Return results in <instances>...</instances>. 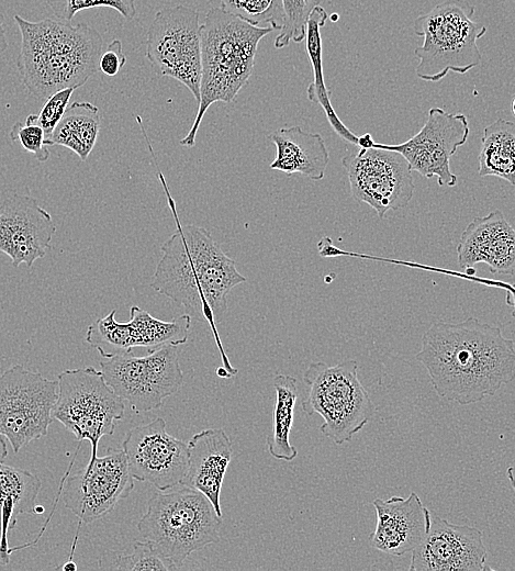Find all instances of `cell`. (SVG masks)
<instances>
[{
    "label": "cell",
    "mask_w": 515,
    "mask_h": 571,
    "mask_svg": "<svg viewBox=\"0 0 515 571\" xmlns=\"http://www.w3.org/2000/svg\"><path fill=\"white\" fill-rule=\"evenodd\" d=\"M148 148L177 227L160 247L163 256L157 264L150 287L183 305L191 318L193 315L209 324L220 351L222 367L234 377L238 369L232 366L225 352L216 328V320L227 310V295L231 290L247 279L208 229L193 224L181 225L176 203L155 160L153 148Z\"/></svg>",
    "instance_id": "6da1fadb"
},
{
    "label": "cell",
    "mask_w": 515,
    "mask_h": 571,
    "mask_svg": "<svg viewBox=\"0 0 515 571\" xmlns=\"http://www.w3.org/2000/svg\"><path fill=\"white\" fill-rule=\"evenodd\" d=\"M438 396L461 405L494 395L515 377V344L499 326L470 316L434 323L415 356Z\"/></svg>",
    "instance_id": "7a4b0ae2"
},
{
    "label": "cell",
    "mask_w": 515,
    "mask_h": 571,
    "mask_svg": "<svg viewBox=\"0 0 515 571\" xmlns=\"http://www.w3.org/2000/svg\"><path fill=\"white\" fill-rule=\"evenodd\" d=\"M21 33L16 67L27 90L37 99L83 86L99 70L103 48L100 33L86 23L13 16Z\"/></svg>",
    "instance_id": "3957f363"
},
{
    "label": "cell",
    "mask_w": 515,
    "mask_h": 571,
    "mask_svg": "<svg viewBox=\"0 0 515 571\" xmlns=\"http://www.w3.org/2000/svg\"><path fill=\"white\" fill-rule=\"evenodd\" d=\"M273 29L254 25L222 8L210 9L201 24L200 101L194 122L179 144L192 147L201 121L215 102L229 103L248 82L259 42Z\"/></svg>",
    "instance_id": "277c9868"
},
{
    "label": "cell",
    "mask_w": 515,
    "mask_h": 571,
    "mask_svg": "<svg viewBox=\"0 0 515 571\" xmlns=\"http://www.w3.org/2000/svg\"><path fill=\"white\" fill-rule=\"evenodd\" d=\"M222 517L200 491L178 484L147 502L137 530L177 569L194 551L220 540Z\"/></svg>",
    "instance_id": "5b68a950"
},
{
    "label": "cell",
    "mask_w": 515,
    "mask_h": 571,
    "mask_svg": "<svg viewBox=\"0 0 515 571\" xmlns=\"http://www.w3.org/2000/svg\"><path fill=\"white\" fill-rule=\"evenodd\" d=\"M473 14L474 7L466 0H444L414 20L415 34L424 38L414 49L419 79L436 82L449 71L462 75L479 66L478 40L486 27Z\"/></svg>",
    "instance_id": "8992f818"
},
{
    "label": "cell",
    "mask_w": 515,
    "mask_h": 571,
    "mask_svg": "<svg viewBox=\"0 0 515 571\" xmlns=\"http://www.w3.org/2000/svg\"><path fill=\"white\" fill-rule=\"evenodd\" d=\"M309 387L302 411L318 414L324 423L320 429L334 444L350 441L374 415L376 406L358 378L357 360H344L332 367L323 361L311 362L303 373Z\"/></svg>",
    "instance_id": "52a82bcc"
},
{
    "label": "cell",
    "mask_w": 515,
    "mask_h": 571,
    "mask_svg": "<svg viewBox=\"0 0 515 571\" xmlns=\"http://www.w3.org/2000/svg\"><path fill=\"white\" fill-rule=\"evenodd\" d=\"M58 395L52 416L76 439L88 440L90 459L98 456L103 436L112 435L124 416L125 402L105 382L94 367L64 370L58 374Z\"/></svg>",
    "instance_id": "ba28073f"
},
{
    "label": "cell",
    "mask_w": 515,
    "mask_h": 571,
    "mask_svg": "<svg viewBox=\"0 0 515 571\" xmlns=\"http://www.w3.org/2000/svg\"><path fill=\"white\" fill-rule=\"evenodd\" d=\"M100 368L108 385L135 414L159 408L183 383L176 345L149 349L143 357L131 352L103 358Z\"/></svg>",
    "instance_id": "9c48e42d"
},
{
    "label": "cell",
    "mask_w": 515,
    "mask_h": 571,
    "mask_svg": "<svg viewBox=\"0 0 515 571\" xmlns=\"http://www.w3.org/2000/svg\"><path fill=\"white\" fill-rule=\"evenodd\" d=\"M58 395V381L14 365L0 374V435L16 454L47 434Z\"/></svg>",
    "instance_id": "30bf717a"
},
{
    "label": "cell",
    "mask_w": 515,
    "mask_h": 571,
    "mask_svg": "<svg viewBox=\"0 0 515 571\" xmlns=\"http://www.w3.org/2000/svg\"><path fill=\"white\" fill-rule=\"evenodd\" d=\"M199 12L178 4L159 10L147 32L145 56L154 71L180 81L200 101L201 24Z\"/></svg>",
    "instance_id": "8fae6325"
},
{
    "label": "cell",
    "mask_w": 515,
    "mask_h": 571,
    "mask_svg": "<svg viewBox=\"0 0 515 571\" xmlns=\"http://www.w3.org/2000/svg\"><path fill=\"white\" fill-rule=\"evenodd\" d=\"M342 165L347 172L352 198L369 204L380 219L390 210L406 206L413 198L412 170L398 152L379 147L359 148L345 155Z\"/></svg>",
    "instance_id": "7c38bea8"
},
{
    "label": "cell",
    "mask_w": 515,
    "mask_h": 571,
    "mask_svg": "<svg viewBox=\"0 0 515 571\" xmlns=\"http://www.w3.org/2000/svg\"><path fill=\"white\" fill-rule=\"evenodd\" d=\"M71 463L58 492L64 505L78 517L79 524L103 517L135 486L122 449L108 448L104 456H97L83 469L69 475Z\"/></svg>",
    "instance_id": "4fadbf2b"
},
{
    "label": "cell",
    "mask_w": 515,
    "mask_h": 571,
    "mask_svg": "<svg viewBox=\"0 0 515 571\" xmlns=\"http://www.w3.org/2000/svg\"><path fill=\"white\" fill-rule=\"evenodd\" d=\"M468 119L462 113H449L432 108L423 127L410 139L395 145L376 143L373 147L400 153L412 171L425 178H437L440 187H455L457 176L450 169V159L469 136Z\"/></svg>",
    "instance_id": "5bb4252c"
},
{
    "label": "cell",
    "mask_w": 515,
    "mask_h": 571,
    "mask_svg": "<svg viewBox=\"0 0 515 571\" xmlns=\"http://www.w3.org/2000/svg\"><path fill=\"white\" fill-rule=\"evenodd\" d=\"M122 450L133 479L148 482L158 491L181 484L187 474L188 444L167 433L163 417L131 428Z\"/></svg>",
    "instance_id": "9a60e30c"
},
{
    "label": "cell",
    "mask_w": 515,
    "mask_h": 571,
    "mask_svg": "<svg viewBox=\"0 0 515 571\" xmlns=\"http://www.w3.org/2000/svg\"><path fill=\"white\" fill-rule=\"evenodd\" d=\"M115 310L91 323L86 342L104 359L131 354L135 347L148 350L164 345H183L188 340L191 316L187 313L171 321L152 316L137 305L130 309V321L115 320Z\"/></svg>",
    "instance_id": "2e32d148"
},
{
    "label": "cell",
    "mask_w": 515,
    "mask_h": 571,
    "mask_svg": "<svg viewBox=\"0 0 515 571\" xmlns=\"http://www.w3.org/2000/svg\"><path fill=\"white\" fill-rule=\"evenodd\" d=\"M411 552V571L491 570L480 529L451 524L432 512L427 534Z\"/></svg>",
    "instance_id": "e0dca14e"
},
{
    "label": "cell",
    "mask_w": 515,
    "mask_h": 571,
    "mask_svg": "<svg viewBox=\"0 0 515 571\" xmlns=\"http://www.w3.org/2000/svg\"><path fill=\"white\" fill-rule=\"evenodd\" d=\"M55 232L52 215L34 198L14 193L0 204V251L15 268L45 257Z\"/></svg>",
    "instance_id": "ac0fdd59"
},
{
    "label": "cell",
    "mask_w": 515,
    "mask_h": 571,
    "mask_svg": "<svg viewBox=\"0 0 515 571\" xmlns=\"http://www.w3.org/2000/svg\"><path fill=\"white\" fill-rule=\"evenodd\" d=\"M372 504L377 514L374 530L369 536L372 548L400 557L412 551L427 534L430 511L415 492L406 497H378Z\"/></svg>",
    "instance_id": "d6986e66"
},
{
    "label": "cell",
    "mask_w": 515,
    "mask_h": 571,
    "mask_svg": "<svg viewBox=\"0 0 515 571\" xmlns=\"http://www.w3.org/2000/svg\"><path fill=\"white\" fill-rule=\"evenodd\" d=\"M458 265L474 271L485 264L492 273L513 276L515 270V232L500 210L474 217L463 229L457 245Z\"/></svg>",
    "instance_id": "ffe728a7"
},
{
    "label": "cell",
    "mask_w": 515,
    "mask_h": 571,
    "mask_svg": "<svg viewBox=\"0 0 515 571\" xmlns=\"http://www.w3.org/2000/svg\"><path fill=\"white\" fill-rule=\"evenodd\" d=\"M188 449V470L181 484L203 493L222 517L221 491L233 455L232 441L223 428H206L191 437Z\"/></svg>",
    "instance_id": "44dd1931"
},
{
    "label": "cell",
    "mask_w": 515,
    "mask_h": 571,
    "mask_svg": "<svg viewBox=\"0 0 515 571\" xmlns=\"http://www.w3.org/2000/svg\"><path fill=\"white\" fill-rule=\"evenodd\" d=\"M268 137L276 146L270 169L288 176L298 172L314 181L324 178L329 153L318 133L305 132L295 125L281 127Z\"/></svg>",
    "instance_id": "7402d4cb"
},
{
    "label": "cell",
    "mask_w": 515,
    "mask_h": 571,
    "mask_svg": "<svg viewBox=\"0 0 515 571\" xmlns=\"http://www.w3.org/2000/svg\"><path fill=\"white\" fill-rule=\"evenodd\" d=\"M41 488L36 474L0 462V566L10 561L9 531L20 514H35Z\"/></svg>",
    "instance_id": "603a6c76"
},
{
    "label": "cell",
    "mask_w": 515,
    "mask_h": 571,
    "mask_svg": "<svg viewBox=\"0 0 515 571\" xmlns=\"http://www.w3.org/2000/svg\"><path fill=\"white\" fill-rule=\"evenodd\" d=\"M328 14L324 8L317 5L311 13L305 30V48L312 66L313 80L306 89L307 99L318 103L325 112L328 123L345 142L356 145V136L337 116L329 99V91L324 81L322 35L321 29L325 25Z\"/></svg>",
    "instance_id": "cb8c5ba5"
},
{
    "label": "cell",
    "mask_w": 515,
    "mask_h": 571,
    "mask_svg": "<svg viewBox=\"0 0 515 571\" xmlns=\"http://www.w3.org/2000/svg\"><path fill=\"white\" fill-rule=\"evenodd\" d=\"M100 131L99 108L87 101H75L45 139L46 146H64L82 160L92 152Z\"/></svg>",
    "instance_id": "d4e9b609"
},
{
    "label": "cell",
    "mask_w": 515,
    "mask_h": 571,
    "mask_svg": "<svg viewBox=\"0 0 515 571\" xmlns=\"http://www.w3.org/2000/svg\"><path fill=\"white\" fill-rule=\"evenodd\" d=\"M480 177L494 176L515 184V124L499 119L483 130L478 156Z\"/></svg>",
    "instance_id": "484cf974"
},
{
    "label": "cell",
    "mask_w": 515,
    "mask_h": 571,
    "mask_svg": "<svg viewBox=\"0 0 515 571\" xmlns=\"http://www.w3.org/2000/svg\"><path fill=\"white\" fill-rule=\"evenodd\" d=\"M273 388L276 401L271 434L267 438L268 451L276 459L292 461L298 456L296 448L290 443L298 399V381L289 374H277L273 379Z\"/></svg>",
    "instance_id": "4316f807"
},
{
    "label": "cell",
    "mask_w": 515,
    "mask_h": 571,
    "mask_svg": "<svg viewBox=\"0 0 515 571\" xmlns=\"http://www.w3.org/2000/svg\"><path fill=\"white\" fill-rule=\"evenodd\" d=\"M321 0H281L282 24L275 38V47L283 48L291 41L301 43L305 38L307 20Z\"/></svg>",
    "instance_id": "83f0119b"
},
{
    "label": "cell",
    "mask_w": 515,
    "mask_h": 571,
    "mask_svg": "<svg viewBox=\"0 0 515 571\" xmlns=\"http://www.w3.org/2000/svg\"><path fill=\"white\" fill-rule=\"evenodd\" d=\"M221 8L254 25L280 30L282 24L281 0H221Z\"/></svg>",
    "instance_id": "f1b7e54d"
},
{
    "label": "cell",
    "mask_w": 515,
    "mask_h": 571,
    "mask_svg": "<svg viewBox=\"0 0 515 571\" xmlns=\"http://www.w3.org/2000/svg\"><path fill=\"white\" fill-rule=\"evenodd\" d=\"M111 569L125 571H172L177 568L148 540L135 541L130 555H116Z\"/></svg>",
    "instance_id": "f546056e"
},
{
    "label": "cell",
    "mask_w": 515,
    "mask_h": 571,
    "mask_svg": "<svg viewBox=\"0 0 515 571\" xmlns=\"http://www.w3.org/2000/svg\"><path fill=\"white\" fill-rule=\"evenodd\" d=\"M54 15L61 21L71 22L77 12L98 7H107L117 11L126 20L136 14L134 0H46Z\"/></svg>",
    "instance_id": "4dcf8cb0"
},
{
    "label": "cell",
    "mask_w": 515,
    "mask_h": 571,
    "mask_svg": "<svg viewBox=\"0 0 515 571\" xmlns=\"http://www.w3.org/2000/svg\"><path fill=\"white\" fill-rule=\"evenodd\" d=\"M11 141L18 142L24 150L44 163L49 158L48 146L45 145V134L36 122V114H29L24 123L15 122L9 133Z\"/></svg>",
    "instance_id": "1f68e13d"
},
{
    "label": "cell",
    "mask_w": 515,
    "mask_h": 571,
    "mask_svg": "<svg viewBox=\"0 0 515 571\" xmlns=\"http://www.w3.org/2000/svg\"><path fill=\"white\" fill-rule=\"evenodd\" d=\"M75 90L74 88H65L52 93L46 99L40 113L36 114V122L43 128L45 139L52 134L63 117Z\"/></svg>",
    "instance_id": "d6a6232c"
},
{
    "label": "cell",
    "mask_w": 515,
    "mask_h": 571,
    "mask_svg": "<svg viewBox=\"0 0 515 571\" xmlns=\"http://www.w3.org/2000/svg\"><path fill=\"white\" fill-rule=\"evenodd\" d=\"M126 56L122 49L120 40H113L101 53L99 58V69L107 76H116L120 69L125 65Z\"/></svg>",
    "instance_id": "836d02e7"
},
{
    "label": "cell",
    "mask_w": 515,
    "mask_h": 571,
    "mask_svg": "<svg viewBox=\"0 0 515 571\" xmlns=\"http://www.w3.org/2000/svg\"><path fill=\"white\" fill-rule=\"evenodd\" d=\"M373 144H374V141H373L371 134L366 133L361 136H358L357 146L359 148H365V149L372 148Z\"/></svg>",
    "instance_id": "e575fe53"
},
{
    "label": "cell",
    "mask_w": 515,
    "mask_h": 571,
    "mask_svg": "<svg viewBox=\"0 0 515 571\" xmlns=\"http://www.w3.org/2000/svg\"><path fill=\"white\" fill-rule=\"evenodd\" d=\"M8 40L5 36V30L3 26V15L0 13V55L8 48Z\"/></svg>",
    "instance_id": "d590c367"
},
{
    "label": "cell",
    "mask_w": 515,
    "mask_h": 571,
    "mask_svg": "<svg viewBox=\"0 0 515 571\" xmlns=\"http://www.w3.org/2000/svg\"><path fill=\"white\" fill-rule=\"evenodd\" d=\"M64 571H76L77 564L74 562V559H68L60 568Z\"/></svg>",
    "instance_id": "8d00e7d4"
},
{
    "label": "cell",
    "mask_w": 515,
    "mask_h": 571,
    "mask_svg": "<svg viewBox=\"0 0 515 571\" xmlns=\"http://www.w3.org/2000/svg\"><path fill=\"white\" fill-rule=\"evenodd\" d=\"M2 438L3 436L0 435V462H2L8 455L7 446Z\"/></svg>",
    "instance_id": "74e56055"
},
{
    "label": "cell",
    "mask_w": 515,
    "mask_h": 571,
    "mask_svg": "<svg viewBox=\"0 0 515 571\" xmlns=\"http://www.w3.org/2000/svg\"><path fill=\"white\" fill-rule=\"evenodd\" d=\"M216 374L220 377V378H223V379H229L232 378L229 376V373L223 368V367H219L216 369Z\"/></svg>",
    "instance_id": "f35d334b"
},
{
    "label": "cell",
    "mask_w": 515,
    "mask_h": 571,
    "mask_svg": "<svg viewBox=\"0 0 515 571\" xmlns=\"http://www.w3.org/2000/svg\"><path fill=\"white\" fill-rule=\"evenodd\" d=\"M337 19H338V15H337V14H334L332 20H333V21H337Z\"/></svg>",
    "instance_id": "ab89813d"
}]
</instances>
